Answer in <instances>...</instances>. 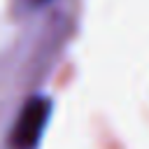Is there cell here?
Returning a JSON list of instances; mask_svg holds the SVG:
<instances>
[{
    "mask_svg": "<svg viewBox=\"0 0 149 149\" xmlns=\"http://www.w3.org/2000/svg\"><path fill=\"white\" fill-rule=\"evenodd\" d=\"M49 116H51V100L44 95L30 98L21 107V112L14 121V128L9 135V147L12 149H37V144L44 135V128L49 123Z\"/></svg>",
    "mask_w": 149,
    "mask_h": 149,
    "instance_id": "obj_1",
    "label": "cell"
},
{
    "mask_svg": "<svg viewBox=\"0 0 149 149\" xmlns=\"http://www.w3.org/2000/svg\"><path fill=\"white\" fill-rule=\"evenodd\" d=\"M30 2H35V5H42V2H49V0H30Z\"/></svg>",
    "mask_w": 149,
    "mask_h": 149,
    "instance_id": "obj_2",
    "label": "cell"
}]
</instances>
